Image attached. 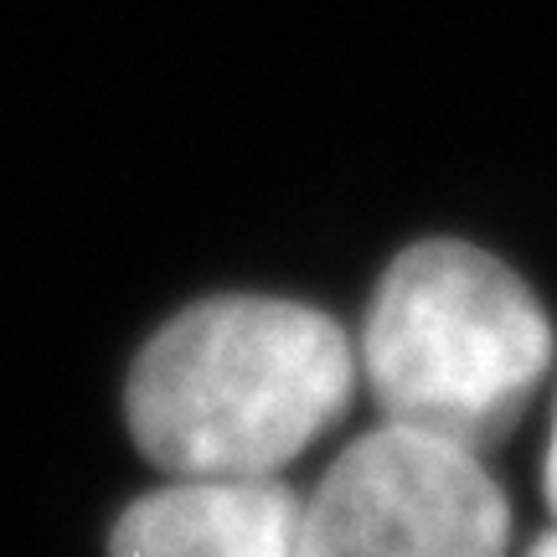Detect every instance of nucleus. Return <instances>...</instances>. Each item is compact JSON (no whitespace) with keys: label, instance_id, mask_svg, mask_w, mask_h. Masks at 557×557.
<instances>
[{"label":"nucleus","instance_id":"7ed1b4c3","mask_svg":"<svg viewBox=\"0 0 557 557\" xmlns=\"http://www.w3.org/2000/svg\"><path fill=\"white\" fill-rule=\"evenodd\" d=\"M299 557H511V500L480 455L377 423L305 496Z\"/></svg>","mask_w":557,"mask_h":557},{"label":"nucleus","instance_id":"20e7f679","mask_svg":"<svg viewBox=\"0 0 557 557\" xmlns=\"http://www.w3.org/2000/svg\"><path fill=\"white\" fill-rule=\"evenodd\" d=\"M299 506L284 480H171L124 506L109 557H299Z\"/></svg>","mask_w":557,"mask_h":557},{"label":"nucleus","instance_id":"39448f33","mask_svg":"<svg viewBox=\"0 0 557 557\" xmlns=\"http://www.w3.org/2000/svg\"><path fill=\"white\" fill-rule=\"evenodd\" d=\"M542 496H547V511H553L557 527V413H553V434H547V459H542Z\"/></svg>","mask_w":557,"mask_h":557},{"label":"nucleus","instance_id":"f257e3e1","mask_svg":"<svg viewBox=\"0 0 557 557\" xmlns=\"http://www.w3.org/2000/svg\"><path fill=\"white\" fill-rule=\"evenodd\" d=\"M357 341L315 305L222 295L160 325L129 367L135 449L171 480H278L351 413Z\"/></svg>","mask_w":557,"mask_h":557},{"label":"nucleus","instance_id":"423d86ee","mask_svg":"<svg viewBox=\"0 0 557 557\" xmlns=\"http://www.w3.org/2000/svg\"><path fill=\"white\" fill-rule=\"evenodd\" d=\"M521 557H557V527H553V532H542V537L532 542Z\"/></svg>","mask_w":557,"mask_h":557},{"label":"nucleus","instance_id":"f03ea898","mask_svg":"<svg viewBox=\"0 0 557 557\" xmlns=\"http://www.w3.org/2000/svg\"><path fill=\"white\" fill-rule=\"evenodd\" d=\"M553 320L517 269L475 243H413L382 274L357 377L382 423L491 455L553 372Z\"/></svg>","mask_w":557,"mask_h":557}]
</instances>
